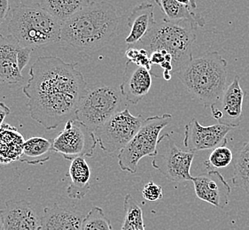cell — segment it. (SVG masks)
<instances>
[{
    "instance_id": "6da1fadb",
    "label": "cell",
    "mask_w": 249,
    "mask_h": 230,
    "mask_svg": "<svg viewBox=\"0 0 249 230\" xmlns=\"http://www.w3.org/2000/svg\"><path fill=\"white\" fill-rule=\"evenodd\" d=\"M76 66V62H65L59 57L42 56L30 67V79L22 91L30 117L45 130H55L75 119L88 87Z\"/></svg>"
},
{
    "instance_id": "7a4b0ae2",
    "label": "cell",
    "mask_w": 249,
    "mask_h": 230,
    "mask_svg": "<svg viewBox=\"0 0 249 230\" xmlns=\"http://www.w3.org/2000/svg\"><path fill=\"white\" fill-rule=\"evenodd\" d=\"M119 16L115 6L105 1H90L61 27L60 42L79 51H96L115 35Z\"/></svg>"
},
{
    "instance_id": "3957f363",
    "label": "cell",
    "mask_w": 249,
    "mask_h": 230,
    "mask_svg": "<svg viewBox=\"0 0 249 230\" xmlns=\"http://www.w3.org/2000/svg\"><path fill=\"white\" fill-rule=\"evenodd\" d=\"M228 63L218 51L194 58L175 75L205 106L216 105L226 90Z\"/></svg>"
},
{
    "instance_id": "277c9868",
    "label": "cell",
    "mask_w": 249,
    "mask_h": 230,
    "mask_svg": "<svg viewBox=\"0 0 249 230\" xmlns=\"http://www.w3.org/2000/svg\"><path fill=\"white\" fill-rule=\"evenodd\" d=\"M62 24L37 2H20L10 11L8 30L20 47H42L60 41Z\"/></svg>"
},
{
    "instance_id": "5b68a950",
    "label": "cell",
    "mask_w": 249,
    "mask_h": 230,
    "mask_svg": "<svg viewBox=\"0 0 249 230\" xmlns=\"http://www.w3.org/2000/svg\"><path fill=\"white\" fill-rule=\"evenodd\" d=\"M197 25L189 20L169 21L163 19L156 22L149 34L135 45L151 54L162 51L172 57L173 73L187 65L193 57V45L196 41Z\"/></svg>"
},
{
    "instance_id": "8992f818",
    "label": "cell",
    "mask_w": 249,
    "mask_h": 230,
    "mask_svg": "<svg viewBox=\"0 0 249 230\" xmlns=\"http://www.w3.org/2000/svg\"><path fill=\"white\" fill-rule=\"evenodd\" d=\"M172 115L164 114L148 117L144 120L140 131L133 139L120 150L118 163L120 168L130 174H136L140 160L144 157H155L161 130L169 125Z\"/></svg>"
},
{
    "instance_id": "52a82bcc",
    "label": "cell",
    "mask_w": 249,
    "mask_h": 230,
    "mask_svg": "<svg viewBox=\"0 0 249 230\" xmlns=\"http://www.w3.org/2000/svg\"><path fill=\"white\" fill-rule=\"evenodd\" d=\"M122 94L107 85L87 87L81 99L75 119L94 132L118 112Z\"/></svg>"
},
{
    "instance_id": "ba28073f",
    "label": "cell",
    "mask_w": 249,
    "mask_h": 230,
    "mask_svg": "<svg viewBox=\"0 0 249 230\" xmlns=\"http://www.w3.org/2000/svg\"><path fill=\"white\" fill-rule=\"evenodd\" d=\"M144 120L142 115L134 116L128 108L115 113L94 131L101 150L107 153L123 150L140 131Z\"/></svg>"
},
{
    "instance_id": "9c48e42d",
    "label": "cell",
    "mask_w": 249,
    "mask_h": 230,
    "mask_svg": "<svg viewBox=\"0 0 249 230\" xmlns=\"http://www.w3.org/2000/svg\"><path fill=\"white\" fill-rule=\"evenodd\" d=\"M195 153L179 149L169 133L160 135L157 146V153L152 165L165 177L175 182L194 180L191 175V166Z\"/></svg>"
},
{
    "instance_id": "30bf717a",
    "label": "cell",
    "mask_w": 249,
    "mask_h": 230,
    "mask_svg": "<svg viewBox=\"0 0 249 230\" xmlns=\"http://www.w3.org/2000/svg\"><path fill=\"white\" fill-rule=\"evenodd\" d=\"M98 144L94 132L76 119L66 122L64 129L53 141V151L66 160L91 158Z\"/></svg>"
},
{
    "instance_id": "8fae6325",
    "label": "cell",
    "mask_w": 249,
    "mask_h": 230,
    "mask_svg": "<svg viewBox=\"0 0 249 230\" xmlns=\"http://www.w3.org/2000/svg\"><path fill=\"white\" fill-rule=\"evenodd\" d=\"M235 126L218 122L210 126L200 125L196 119H192L185 125L184 147L191 152L211 150L227 144V134Z\"/></svg>"
},
{
    "instance_id": "7c38bea8",
    "label": "cell",
    "mask_w": 249,
    "mask_h": 230,
    "mask_svg": "<svg viewBox=\"0 0 249 230\" xmlns=\"http://www.w3.org/2000/svg\"><path fill=\"white\" fill-rule=\"evenodd\" d=\"M195 194L216 208L224 209L230 202L231 188L218 171L211 170L194 177Z\"/></svg>"
},
{
    "instance_id": "4fadbf2b",
    "label": "cell",
    "mask_w": 249,
    "mask_h": 230,
    "mask_svg": "<svg viewBox=\"0 0 249 230\" xmlns=\"http://www.w3.org/2000/svg\"><path fill=\"white\" fill-rule=\"evenodd\" d=\"M151 87V72L132 62L127 61L123 82L120 86V92L125 99L132 105H137L144 96L148 94Z\"/></svg>"
},
{
    "instance_id": "5bb4252c",
    "label": "cell",
    "mask_w": 249,
    "mask_h": 230,
    "mask_svg": "<svg viewBox=\"0 0 249 230\" xmlns=\"http://www.w3.org/2000/svg\"><path fill=\"white\" fill-rule=\"evenodd\" d=\"M4 230H38L40 220L28 201L8 200L1 210Z\"/></svg>"
},
{
    "instance_id": "9a60e30c",
    "label": "cell",
    "mask_w": 249,
    "mask_h": 230,
    "mask_svg": "<svg viewBox=\"0 0 249 230\" xmlns=\"http://www.w3.org/2000/svg\"><path fill=\"white\" fill-rule=\"evenodd\" d=\"M84 215L81 212L60 205L45 207L38 230H81Z\"/></svg>"
},
{
    "instance_id": "2e32d148",
    "label": "cell",
    "mask_w": 249,
    "mask_h": 230,
    "mask_svg": "<svg viewBox=\"0 0 249 230\" xmlns=\"http://www.w3.org/2000/svg\"><path fill=\"white\" fill-rule=\"evenodd\" d=\"M20 45L12 35H0V82L4 84H17L23 79L17 53Z\"/></svg>"
},
{
    "instance_id": "e0dca14e",
    "label": "cell",
    "mask_w": 249,
    "mask_h": 230,
    "mask_svg": "<svg viewBox=\"0 0 249 230\" xmlns=\"http://www.w3.org/2000/svg\"><path fill=\"white\" fill-rule=\"evenodd\" d=\"M155 6L149 2L136 5L128 17L130 33L125 39L127 45H136L143 40L156 24L154 16Z\"/></svg>"
},
{
    "instance_id": "ac0fdd59",
    "label": "cell",
    "mask_w": 249,
    "mask_h": 230,
    "mask_svg": "<svg viewBox=\"0 0 249 230\" xmlns=\"http://www.w3.org/2000/svg\"><path fill=\"white\" fill-rule=\"evenodd\" d=\"M246 93L240 86L239 75H235L222 97V113L224 118L221 123L238 127L242 120L243 102Z\"/></svg>"
},
{
    "instance_id": "d6986e66",
    "label": "cell",
    "mask_w": 249,
    "mask_h": 230,
    "mask_svg": "<svg viewBox=\"0 0 249 230\" xmlns=\"http://www.w3.org/2000/svg\"><path fill=\"white\" fill-rule=\"evenodd\" d=\"M156 5L164 14V20L169 21L189 20L197 26L203 28L206 20L203 16L196 12L197 5L195 1H178V0H156Z\"/></svg>"
},
{
    "instance_id": "ffe728a7",
    "label": "cell",
    "mask_w": 249,
    "mask_h": 230,
    "mask_svg": "<svg viewBox=\"0 0 249 230\" xmlns=\"http://www.w3.org/2000/svg\"><path fill=\"white\" fill-rule=\"evenodd\" d=\"M70 185L67 194L71 199H83L90 189V169L85 158H76L70 166Z\"/></svg>"
},
{
    "instance_id": "44dd1931",
    "label": "cell",
    "mask_w": 249,
    "mask_h": 230,
    "mask_svg": "<svg viewBox=\"0 0 249 230\" xmlns=\"http://www.w3.org/2000/svg\"><path fill=\"white\" fill-rule=\"evenodd\" d=\"M25 140L15 127L3 124L0 128V164L20 160Z\"/></svg>"
},
{
    "instance_id": "7402d4cb",
    "label": "cell",
    "mask_w": 249,
    "mask_h": 230,
    "mask_svg": "<svg viewBox=\"0 0 249 230\" xmlns=\"http://www.w3.org/2000/svg\"><path fill=\"white\" fill-rule=\"evenodd\" d=\"M40 6L62 25L90 3L88 0H41Z\"/></svg>"
},
{
    "instance_id": "603a6c76",
    "label": "cell",
    "mask_w": 249,
    "mask_h": 230,
    "mask_svg": "<svg viewBox=\"0 0 249 230\" xmlns=\"http://www.w3.org/2000/svg\"><path fill=\"white\" fill-rule=\"evenodd\" d=\"M53 150V141L35 136L25 141L20 161L30 165L44 164L50 159L49 152Z\"/></svg>"
},
{
    "instance_id": "cb8c5ba5",
    "label": "cell",
    "mask_w": 249,
    "mask_h": 230,
    "mask_svg": "<svg viewBox=\"0 0 249 230\" xmlns=\"http://www.w3.org/2000/svg\"><path fill=\"white\" fill-rule=\"evenodd\" d=\"M124 220L121 230H144L143 211L130 194L125 196Z\"/></svg>"
},
{
    "instance_id": "d4e9b609",
    "label": "cell",
    "mask_w": 249,
    "mask_h": 230,
    "mask_svg": "<svg viewBox=\"0 0 249 230\" xmlns=\"http://www.w3.org/2000/svg\"><path fill=\"white\" fill-rule=\"evenodd\" d=\"M232 183L244 190L249 197V141L239 152L234 165Z\"/></svg>"
},
{
    "instance_id": "484cf974",
    "label": "cell",
    "mask_w": 249,
    "mask_h": 230,
    "mask_svg": "<svg viewBox=\"0 0 249 230\" xmlns=\"http://www.w3.org/2000/svg\"><path fill=\"white\" fill-rule=\"evenodd\" d=\"M232 159V151L227 147V144H224L212 150L209 160H206L204 164L209 171L221 169L227 167L231 163Z\"/></svg>"
},
{
    "instance_id": "4316f807",
    "label": "cell",
    "mask_w": 249,
    "mask_h": 230,
    "mask_svg": "<svg viewBox=\"0 0 249 230\" xmlns=\"http://www.w3.org/2000/svg\"><path fill=\"white\" fill-rule=\"evenodd\" d=\"M83 230H113L110 220L107 218L104 211L94 206L85 216L83 221Z\"/></svg>"
},
{
    "instance_id": "83f0119b",
    "label": "cell",
    "mask_w": 249,
    "mask_h": 230,
    "mask_svg": "<svg viewBox=\"0 0 249 230\" xmlns=\"http://www.w3.org/2000/svg\"><path fill=\"white\" fill-rule=\"evenodd\" d=\"M125 56L127 57L128 61L134 63L139 66L145 68L146 70L152 69V63L150 60L149 54L144 49H138L136 47L130 46L125 51Z\"/></svg>"
},
{
    "instance_id": "f1b7e54d",
    "label": "cell",
    "mask_w": 249,
    "mask_h": 230,
    "mask_svg": "<svg viewBox=\"0 0 249 230\" xmlns=\"http://www.w3.org/2000/svg\"><path fill=\"white\" fill-rule=\"evenodd\" d=\"M142 195L145 200L152 201V202L160 200L163 197L162 187L156 184L154 181H149L143 188Z\"/></svg>"
},
{
    "instance_id": "f546056e",
    "label": "cell",
    "mask_w": 249,
    "mask_h": 230,
    "mask_svg": "<svg viewBox=\"0 0 249 230\" xmlns=\"http://www.w3.org/2000/svg\"><path fill=\"white\" fill-rule=\"evenodd\" d=\"M34 49L31 47H20V46L19 47L18 53H17V60H18V66L20 72H22L26 66L28 65L30 60L31 52Z\"/></svg>"
},
{
    "instance_id": "4dcf8cb0",
    "label": "cell",
    "mask_w": 249,
    "mask_h": 230,
    "mask_svg": "<svg viewBox=\"0 0 249 230\" xmlns=\"http://www.w3.org/2000/svg\"><path fill=\"white\" fill-rule=\"evenodd\" d=\"M166 54H168V53H165L162 51H154V52H152L149 55L152 65H162L166 61V60H165Z\"/></svg>"
},
{
    "instance_id": "1f68e13d",
    "label": "cell",
    "mask_w": 249,
    "mask_h": 230,
    "mask_svg": "<svg viewBox=\"0 0 249 230\" xmlns=\"http://www.w3.org/2000/svg\"><path fill=\"white\" fill-rule=\"evenodd\" d=\"M10 5L7 0H0V25L5 21L9 15Z\"/></svg>"
},
{
    "instance_id": "d6a6232c",
    "label": "cell",
    "mask_w": 249,
    "mask_h": 230,
    "mask_svg": "<svg viewBox=\"0 0 249 230\" xmlns=\"http://www.w3.org/2000/svg\"><path fill=\"white\" fill-rule=\"evenodd\" d=\"M11 113L10 108L5 103L0 101V128L3 125V121L5 117Z\"/></svg>"
},
{
    "instance_id": "836d02e7",
    "label": "cell",
    "mask_w": 249,
    "mask_h": 230,
    "mask_svg": "<svg viewBox=\"0 0 249 230\" xmlns=\"http://www.w3.org/2000/svg\"><path fill=\"white\" fill-rule=\"evenodd\" d=\"M210 110H211V115L214 117L215 120H217L218 122H221L223 118H224V115L222 111L220 110L219 108L216 107V105H211L210 107Z\"/></svg>"
},
{
    "instance_id": "e575fe53",
    "label": "cell",
    "mask_w": 249,
    "mask_h": 230,
    "mask_svg": "<svg viewBox=\"0 0 249 230\" xmlns=\"http://www.w3.org/2000/svg\"><path fill=\"white\" fill-rule=\"evenodd\" d=\"M163 77H164L165 80L170 81V79H171V73L164 71V73H163Z\"/></svg>"
},
{
    "instance_id": "d590c367",
    "label": "cell",
    "mask_w": 249,
    "mask_h": 230,
    "mask_svg": "<svg viewBox=\"0 0 249 230\" xmlns=\"http://www.w3.org/2000/svg\"><path fill=\"white\" fill-rule=\"evenodd\" d=\"M0 230H4V228H3V219H2L1 210H0Z\"/></svg>"
},
{
    "instance_id": "8d00e7d4",
    "label": "cell",
    "mask_w": 249,
    "mask_h": 230,
    "mask_svg": "<svg viewBox=\"0 0 249 230\" xmlns=\"http://www.w3.org/2000/svg\"></svg>"
}]
</instances>
